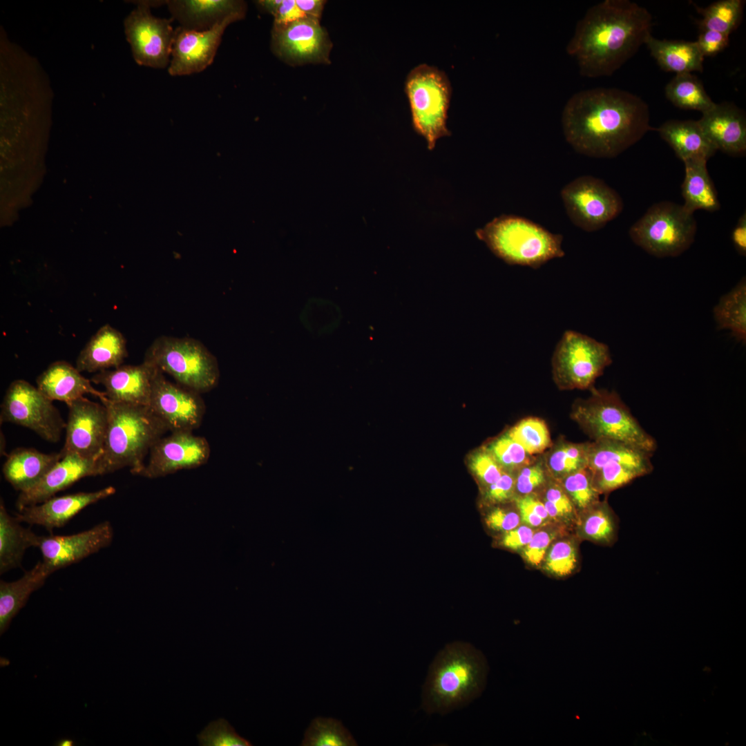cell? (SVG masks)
<instances>
[{
	"label": "cell",
	"instance_id": "5b68a950",
	"mask_svg": "<svg viewBox=\"0 0 746 746\" xmlns=\"http://www.w3.org/2000/svg\"><path fill=\"white\" fill-rule=\"evenodd\" d=\"M475 235L492 254L510 265L537 269L565 254L562 235L515 215L496 217L477 229Z\"/></svg>",
	"mask_w": 746,
	"mask_h": 746
},
{
	"label": "cell",
	"instance_id": "f907efd6",
	"mask_svg": "<svg viewBox=\"0 0 746 746\" xmlns=\"http://www.w3.org/2000/svg\"><path fill=\"white\" fill-rule=\"evenodd\" d=\"M553 535L545 530L534 533L529 543L523 548V555L532 565L538 566L544 559Z\"/></svg>",
	"mask_w": 746,
	"mask_h": 746
},
{
	"label": "cell",
	"instance_id": "8fae6325",
	"mask_svg": "<svg viewBox=\"0 0 746 746\" xmlns=\"http://www.w3.org/2000/svg\"><path fill=\"white\" fill-rule=\"evenodd\" d=\"M653 453L613 441L589 443L586 468L599 494L622 487L653 469Z\"/></svg>",
	"mask_w": 746,
	"mask_h": 746
},
{
	"label": "cell",
	"instance_id": "d6a6232c",
	"mask_svg": "<svg viewBox=\"0 0 746 746\" xmlns=\"http://www.w3.org/2000/svg\"><path fill=\"white\" fill-rule=\"evenodd\" d=\"M707 161L694 159L683 162L685 178L682 184V207L693 213L702 209L714 212L720 209V204L714 184L707 168Z\"/></svg>",
	"mask_w": 746,
	"mask_h": 746
},
{
	"label": "cell",
	"instance_id": "4fadbf2b",
	"mask_svg": "<svg viewBox=\"0 0 746 746\" xmlns=\"http://www.w3.org/2000/svg\"><path fill=\"white\" fill-rule=\"evenodd\" d=\"M0 421L27 428L50 443L60 440L66 423L52 401L22 379L13 381L6 390L1 404Z\"/></svg>",
	"mask_w": 746,
	"mask_h": 746
},
{
	"label": "cell",
	"instance_id": "d590c367",
	"mask_svg": "<svg viewBox=\"0 0 746 746\" xmlns=\"http://www.w3.org/2000/svg\"><path fill=\"white\" fill-rule=\"evenodd\" d=\"M745 4L744 0H720L706 8L696 6L702 17L698 23L700 30H712L729 35L743 20Z\"/></svg>",
	"mask_w": 746,
	"mask_h": 746
},
{
	"label": "cell",
	"instance_id": "b9f144b4",
	"mask_svg": "<svg viewBox=\"0 0 746 746\" xmlns=\"http://www.w3.org/2000/svg\"><path fill=\"white\" fill-rule=\"evenodd\" d=\"M201 746H251L250 741L239 736L224 718L211 722L197 735Z\"/></svg>",
	"mask_w": 746,
	"mask_h": 746
},
{
	"label": "cell",
	"instance_id": "8d00e7d4",
	"mask_svg": "<svg viewBox=\"0 0 746 746\" xmlns=\"http://www.w3.org/2000/svg\"><path fill=\"white\" fill-rule=\"evenodd\" d=\"M589 445V443H558L544 459L546 469L555 477L562 479L586 467Z\"/></svg>",
	"mask_w": 746,
	"mask_h": 746
},
{
	"label": "cell",
	"instance_id": "f35d334b",
	"mask_svg": "<svg viewBox=\"0 0 746 746\" xmlns=\"http://www.w3.org/2000/svg\"><path fill=\"white\" fill-rule=\"evenodd\" d=\"M508 435L530 456L543 452L551 443L546 424L535 417L522 419L510 430Z\"/></svg>",
	"mask_w": 746,
	"mask_h": 746
},
{
	"label": "cell",
	"instance_id": "83f0119b",
	"mask_svg": "<svg viewBox=\"0 0 746 746\" xmlns=\"http://www.w3.org/2000/svg\"><path fill=\"white\" fill-rule=\"evenodd\" d=\"M61 457L60 452L47 454L35 448H18L7 456L2 472L14 489L26 492L37 485Z\"/></svg>",
	"mask_w": 746,
	"mask_h": 746
},
{
	"label": "cell",
	"instance_id": "3957f363",
	"mask_svg": "<svg viewBox=\"0 0 746 746\" xmlns=\"http://www.w3.org/2000/svg\"><path fill=\"white\" fill-rule=\"evenodd\" d=\"M488 665L470 643L447 644L430 665L422 692V708L445 714L477 698L486 687Z\"/></svg>",
	"mask_w": 746,
	"mask_h": 746
},
{
	"label": "cell",
	"instance_id": "e575fe53",
	"mask_svg": "<svg viewBox=\"0 0 746 746\" xmlns=\"http://www.w3.org/2000/svg\"><path fill=\"white\" fill-rule=\"evenodd\" d=\"M665 96L675 106L694 110L702 114L712 109L715 103L707 93L702 83L691 73L676 75L666 85Z\"/></svg>",
	"mask_w": 746,
	"mask_h": 746
},
{
	"label": "cell",
	"instance_id": "ab89813d",
	"mask_svg": "<svg viewBox=\"0 0 746 746\" xmlns=\"http://www.w3.org/2000/svg\"><path fill=\"white\" fill-rule=\"evenodd\" d=\"M586 509L589 511L582 526L585 536L595 542H610L615 535V525L607 504L597 501Z\"/></svg>",
	"mask_w": 746,
	"mask_h": 746
},
{
	"label": "cell",
	"instance_id": "4dcf8cb0",
	"mask_svg": "<svg viewBox=\"0 0 746 746\" xmlns=\"http://www.w3.org/2000/svg\"><path fill=\"white\" fill-rule=\"evenodd\" d=\"M645 44L664 71L676 75L703 71L705 57L696 41L658 39L650 35Z\"/></svg>",
	"mask_w": 746,
	"mask_h": 746
},
{
	"label": "cell",
	"instance_id": "484cf974",
	"mask_svg": "<svg viewBox=\"0 0 746 746\" xmlns=\"http://www.w3.org/2000/svg\"><path fill=\"white\" fill-rule=\"evenodd\" d=\"M37 388L51 401L66 404L86 394L106 398L104 392L94 388L91 381L81 374L76 367L65 361L52 363L36 379Z\"/></svg>",
	"mask_w": 746,
	"mask_h": 746
},
{
	"label": "cell",
	"instance_id": "6da1fadb",
	"mask_svg": "<svg viewBox=\"0 0 746 746\" xmlns=\"http://www.w3.org/2000/svg\"><path fill=\"white\" fill-rule=\"evenodd\" d=\"M649 108L640 97L616 88L575 93L562 114L566 142L577 153L596 158L615 157L653 128Z\"/></svg>",
	"mask_w": 746,
	"mask_h": 746
},
{
	"label": "cell",
	"instance_id": "277c9868",
	"mask_svg": "<svg viewBox=\"0 0 746 746\" xmlns=\"http://www.w3.org/2000/svg\"><path fill=\"white\" fill-rule=\"evenodd\" d=\"M108 410V424L103 452L97 460L99 475L129 468L138 475L151 447L169 431L149 406L100 400Z\"/></svg>",
	"mask_w": 746,
	"mask_h": 746
},
{
	"label": "cell",
	"instance_id": "5bb4252c",
	"mask_svg": "<svg viewBox=\"0 0 746 746\" xmlns=\"http://www.w3.org/2000/svg\"><path fill=\"white\" fill-rule=\"evenodd\" d=\"M162 1H140L124 21V33L135 62L154 68H164L170 63L175 35L173 19L158 18L150 10Z\"/></svg>",
	"mask_w": 746,
	"mask_h": 746
},
{
	"label": "cell",
	"instance_id": "f546056e",
	"mask_svg": "<svg viewBox=\"0 0 746 746\" xmlns=\"http://www.w3.org/2000/svg\"><path fill=\"white\" fill-rule=\"evenodd\" d=\"M51 575L41 561L13 582H0V633L8 629L12 620L26 605L30 595L41 588Z\"/></svg>",
	"mask_w": 746,
	"mask_h": 746
},
{
	"label": "cell",
	"instance_id": "f6af8a7d",
	"mask_svg": "<svg viewBox=\"0 0 746 746\" xmlns=\"http://www.w3.org/2000/svg\"><path fill=\"white\" fill-rule=\"evenodd\" d=\"M550 517L561 518L571 515L574 504L562 486L551 484L545 490L542 501Z\"/></svg>",
	"mask_w": 746,
	"mask_h": 746
},
{
	"label": "cell",
	"instance_id": "6f0895ef",
	"mask_svg": "<svg viewBox=\"0 0 746 746\" xmlns=\"http://www.w3.org/2000/svg\"><path fill=\"white\" fill-rule=\"evenodd\" d=\"M298 7L307 17L321 19L324 6V0H296Z\"/></svg>",
	"mask_w": 746,
	"mask_h": 746
},
{
	"label": "cell",
	"instance_id": "9a60e30c",
	"mask_svg": "<svg viewBox=\"0 0 746 746\" xmlns=\"http://www.w3.org/2000/svg\"><path fill=\"white\" fill-rule=\"evenodd\" d=\"M271 48L291 66L331 63L332 43L320 19L306 17L283 26L273 25Z\"/></svg>",
	"mask_w": 746,
	"mask_h": 746
},
{
	"label": "cell",
	"instance_id": "ffe728a7",
	"mask_svg": "<svg viewBox=\"0 0 746 746\" xmlns=\"http://www.w3.org/2000/svg\"><path fill=\"white\" fill-rule=\"evenodd\" d=\"M113 535L112 525L104 521L73 535L39 536L37 548L41 553V562L52 574L108 546Z\"/></svg>",
	"mask_w": 746,
	"mask_h": 746
},
{
	"label": "cell",
	"instance_id": "680465c9",
	"mask_svg": "<svg viewBox=\"0 0 746 746\" xmlns=\"http://www.w3.org/2000/svg\"><path fill=\"white\" fill-rule=\"evenodd\" d=\"M282 1L283 0H260L255 2L259 10L274 17Z\"/></svg>",
	"mask_w": 746,
	"mask_h": 746
},
{
	"label": "cell",
	"instance_id": "d6986e66",
	"mask_svg": "<svg viewBox=\"0 0 746 746\" xmlns=\"http://www.w3.org/2000/svg\"><path fill=\"white\" fill-rule=\"evenodd\" d=\"M242 19L238 15L229 16L211 29L203 31L176 28L169 73L182 76L203 71L213 61L227 26Z\"/></svg>",
	"mask_w": 746,
	"mask_h": 746
},
{
	"label": "cell",
	"instance_id": "cb8c5ba5",
	"mask_svg": "<svg viewBox=\"0 0 746 746\" xmlns=\"http://www.w3.org/2000/svg\"><path fill=\"white\" fill-rule=\"evenodd\" d=\"M715 149L730 155L746 151V115L732 102L716 104L698 120Z\"/></svg>",
	"mask_w": 746,
	"mask_h": 746
},
{
	"label": "cell",
	"instance_id": "603a6c76",
	"mask_svg": "<svg viewBox=\"0 0 746 746\" xmlns=\"http://www.w3.org/2000/svg\"><path fill=\"white\" fill-rule=\"evenodd\" d=\"M50 468L41 480L30 490L19 492L16 501L18 510L40 504L54 497L86 477L99 475L97 461L66 453Z\"/></svg>",
	"mask_w": 746,
	"mask_h": 746
},
{
	"label": "cell",
	"instance_id": "52a82bcc",
	"mask_svg": "<svg viewBox=\"0 0 746 746\" xmlns=\"http://www.w3.org/2000/svg\"><path fill=\"white\" fill-rule=\"evenodd\" d=\"M143 361L198 393L212 390L220 378L216 356L193 338L157 337L147 349Z\"/></svg>",
	"mask_w": 746,
	"mask_h": 746
},
{
	"label": "cell",
	"instance_id": "44dd1931",
	"mask_svg": "<svg viewBox=\"0 0 746 746\" xmlns=\"http://www.w3.org/2000/svg\"><path fill=\"white\" fill-rule=\"evenodd\" d=\"M158 370L143 361L140 365H122L96 372L91 382L102 385L111 401L149 406L153 383Z\"/></svg>",
	"mask_w": 746,
	"mask_h": 746
},
{
	"label": "cell",
	"instance_id": "11a10c76",
	"mask_svg": "<svg viewBox=\"0 0 746 746\" xmlns=\"http://www.w3.org/2000/svg\"><path fill=\"white\" fill-rule=\"evenodd\" d=\"M306 17L307 16L298 7L296 0H283L274 17V25H287Z\"/></svg>",
	"mask_w": 746,
	"mask_h": 746
},
{
	"label": "cell",
	"instance_id": "60d3db41",
	"mask_svg": "<svg viewBox=\"0 0 746 746\" xmlns=\"http://www.w3.org/2000/svg\"><path fill=\"white\" fill-rule=\"evenodd\" d=\"M560 479L561 486L578 508L586 509L598 501L599 493L593 486L591 474L586 466Z\"/></svg>",
	"mask_w": 746,
	"mask_h": 746
},
{
	"label": "cell",
	"instance_id": "ac0fdd59",
	"mask_svg": "<svg viewBox=\"0 0 746 746\" xmlns=\"http://www.w3.org/2000/svg\"><path fill=\"white\" fill-rule=\"evenodd\" d=\"M210 453L209 443L204 437L192 432H172L151 447L149 461L139 475L154 479L198 468L207 462Z\"/></svg>",
	"mask_w": 746,
	"mask_h": 746
},
{
	"label": "cell",
	"instance_id": "7402d4cb",
	"mask_svg": "<svg viewBox=\"0 0 746 746\" xmlns=\"http://www.w3.org/2000/svg\"><path fill=\"white\" fill-rule=\"evenodd\" d=\"M113 486L93 492H79L59 497L26 506L16 514L21 522L44 527L50 533L55 528L64 526L72 518L87 506L113 495Z\"/></svg>",
	"mask_w": 746,
	"mask_h": 746
},
{
	"label": "cell",
	"instance_id": "91938a15",
	"mask_svg": "<svg viewBox=\"0 0 746 746\" xmlns=\"http://www.w3.org/2000/svg\"><path fill=\"white\" fill-rule=\"evenodd\" d=\"M57 745L59 746H71L74 745V742L70 739L64 738L60 740Z\"/></svg>",
	"mask_w": 746,
	"mask_h": 746
},
{
	"label": "cell",
	"instance_id": "9c48e42d",
	"mask_svg": "<svg viewBox=\"0 0 746 746\" xmlns=\"http://www.w3.org/2000/svg\"><path fill=\"white\" fill-rule=\"evenodd\" d=\"M697 231L694 214L682 205L661 202L652 205L630 228L632 241L658 258L676 257L693 244Z\"/></svg>",
	"mask_w": 746,
	"mask_h": 746
},
{
	"label": "cell",
	"instance_id": "74e56055",
	"mask_svg": "<svg viewBox=\"0 0 746 746\" xmlns=\"http://www.w3.org/2000/svg\"><path fill=\"white\" fill-rule=\"evenodd\" d=\"M303 746H354L356 742L341 721L332 718H314L305 733Z\"/></svg>",
	"mask_w": 746,
	"mask_h": 746
},
{
	"label": "cell",
	"instance_id": "7a4b0ae2",
	"mask_svg": "<svg viewBox=\"0 0 746 746\" xmlns=\"http://www.w3.org/2000/svg\"><path fill=\"white\" fill-rule=\"evenodd\" d=\"M652 16L629 0H604L588 9L566 46L582 76H610L651 35Z\"/></svg>",
	"mask_w": 746,
	"mask_h": 746
},
{
	"label": "cell",
	"instance_id": "1f68e13d",
	"mask_svg": "<svg viewBox=\"0 0 746 746\" xmlns=\"http://www.w3.org/2000/svg\"><path fill=\"white\" fill-rule=\"evenodd\" d=\"M15 515L12 516L4 503H0V573L3 574L21 564L26 550L37 547L39 536L25 528Z\"/></svg>",
	"mask_w": 746,
	"mask_h": 746
},
{
	"label": "cell",
	"instance_id": "ba28073f",
	"mask_svg": "<svg viewBox=\"0 0 746 746\" xmlns=\"http://www.w3.org/2000/svg\"><path fill=\"white\" fill-rule=\"evenodd\" d=\"M414 131L432 150L437 141L450 136L447 127L452 86L446 73L437 67L421 64L408 74L404 86Z\"/></svg>",
	"mask_w": 746,
	"mask_h": 746
},
{
	"label": "cell",
	"instance_id": "2e32d148",
	"mask_svg": "<svg viewBox=\"0 0 746 746\" xmlns=\"http://www.w3.org/2000/svg\"><path fill=\"white\" fill-rule=\"evenodd\" d=\"M68 414L66 423V439L61 455L73 453L98 460L106 442L108 416L104 404L84 396L67 404Z\"/></svg>",
	"mask_w": 746,
	"mask_h": 746
},
{
	"label": "cell",
	"instance_id": "c3c4849f",
	"mask_svg": "<svg viewBox=\"0 0 746 746\" xmlns=\"http://www.w3.org/2000/svg\"><path fill=\"white\" fill-rule=\"evenodd\" d=\"M471 467L475 475L484 484L491 485L504 472L490 452H480L472 459Z\"/></svg>",
	"mask_w": 746,
	"mask_h": 746
},
{
	"label": "cell",
	"instance_id": "f1b7e54d",
	"mask_svg": "<svg viewBox=\"0 0 746 746\" xmlns=\"http://www.w3.org/2000/svg\"><path fill=\"white\" fill-rule=\"evenodd\" d=\"M656 130L682 162L694 159L707 161L717 151L698 120L670 119Z\"/></svg>",
	"mask_w": 746,
	"mask_h": 746
},
{
	"label": "cell",
	"instance_id": "836d02e7",
	"mask_svg": "<svg viewBox=\"0 0 746 746\" xmlns=\"http://www.w3.org/2000/svg\"><path fill=\"white\" fill-rule=\"evenodd\" d=\"M718 329H727L738 341L746 342V280L723 295L713 309Z\"/></svg>",
	"mask_w": 746,
	"mask_h": 746
},
{
	"label": "cell",
	"instance_id": "30bf717a",
	"mask_svg": "<svg viewBox=\"0 0 746 746\" xmlns=\"http://www.w3.org/2000/svg\"><path fill=\"white\" fill-rule=\"evenodd\" d=\"M612 362L609 347L589 336L566 331L552 358L554 382L560 390L592 388Z\"/></svg>",
	"mask_w": 746,
	"mask_h": 746
},
{
	"label": "cell",
	"instance_id": "681fc988",
	"mask_svg": "<svg viewBox=\"0 0 746 746\" xmlns=\"http://www.w3.org/2000/svg\"><path fill=\"white\" fill-rule=\"evenodd\" d=\"M729 37L728 35L712 30H700L696 42L704 57H713L728 46Z\"/></svg>",
	"mask_w": 746,
	"mask_h": 746
},
{
	"label": "cell",
	"instance_id": "d4e9b609",
	"mask_svg": "<svg viewBox=\"0 0 746 746\" xmlns=\"http://www.w3.org/2000/svg\"><path fill=\"white\" fill-rule=\"evenodd\" d=\"M171 18L182 28L203 31L211 29L229 16L245 17L247 4L239 0L166 1Z\"/></svg>",
	"mask_w": 746,
	"mask_h": 746
},
{
	"label": "cell",
	"instance_id": "db71d44e",
	"mask_svg": "<svg viewBox=\"0 0 746 746\" xmlns=\"http://www.w3.org/2000/svg\"><path fill=\"white\" fill-rule=\"evenodd\" d=\"M533 535V530L528 526H517L506 533L502 544L510 549H519L529 543Z\"/></svg>",
	"mask_w": 746,
	"mask_h": 746
},
{
	"label": "cell",
	"instance_id": "816d5d0a",
	"mask_svg": "<svg viewBox=\"0 0 746 746\" xmlns=\"http://www.w3.org/2000/svg\"><path fill=\"white\" fill-rule=\"evenodd\" d=\"M520 516L514 511L496 508L491 511L486 518L489 527L499 531L508 532L519 526Z\"/></svg>",
	"mask_w": 746,
	"mask_h": 746
},
{
	"label": "cell",
	"instance_id": "f5cc1de1",
	"mask_svg": "<svg viewBox=\"0 0 746 746\" xmlns=\"http://www.w3.org/2000/svg\"><path fill=\"white\" fill-rule=\"evenodd\" d=\"M515 490V479L509 473L504 472L497 481L490 485L487 496L493 501H503L509 499Z\"/></svg>",
	"mask_w": 746,
	"mask_h": 746
},
{
	"label": "cell",
	"instance_id": "7c38bea8",
	"mask_svg": "<svg viewBox=\"0 0 746 746\" xmlns=\"http://www.w3.org/2000/svg\"><path fill=\"white\" fill-rule=\"evenodd\" d=\"M560 195L572 223L588 232L603 228L623 209L618 193L591 175H582L571 181L562 189Z\"/></svg>",
	"mask_w": 746,
	"mask_h": 746
},
{
	"label": "cell",
	"instance_id": "bcb514c9",
	"mask_svg": "<svg viewBox=\"0 0 746 746\" xmlns=\"http://www.w3.org/2000/svg\"><path fill=\"white\" fill-rule=\"evenodd\" d=\"M546 471L544 463L541 462L530 463L522 467L515 479L516 490L521 496L531 494L546 482Z\"/></svg>",
	"mask_w": 746,
	"mask_h": 746
},
{
	"label": "cell",
	"instance_id": "4316f807",
	"mask_svg": "<svg viewBox=\"0 0 746 746\" xmlns=\"http://www.w3.org/2000/svg\"><path fill=\"white\" fill-rule=\"evenodd\" d=\"M127 356L126 341L123 334L106 324L81 350L75 367L81 372H99L122 365Z\"/></svg>",
	"mask_w": 746,
	"mask_h": 746
},
{
	"label": "cell",
	"instance_id": "7dc6e473",
	"mask_svg": "<svg viewBox=\"0 0 746 746\" xmlns=\"http://www.w3.org/2000/svg\"><path fill=\"white\" fill-rule=\"evenodd\" d=\"M516 505L521 519L528 526H539L549 517L544 503L531 494L519 496Z\"/></svg>",
	"mask_w": 746,
	"mask_h": 746
},
{
	"label": "cell",
	"instance_id": "7bdbcfd3",
	"mask_svg": "<svg viewBox=\"0 0 746 746\" xmlns=\"http://www.w3.org/2000/svg\"><path fill=\"white\" fill-rule=\"evenodd\" d=\"M489 452L501 467L508 470L520 469L531 463L530 455L508 434L493 442Z\"/></svg>",
	"mask_w": 746,
	"mask_h": 746
},
{
	"label": "cell",
	"instance_id": "e0dca14e",
	"mask_svg": "<svg viewBox=\"0 0 746 746\" xmlns=\"http://www.w3.org/2000/svg\"><path fill=\"white\" fill-rule=\"evenodd\" d=\"M149 407L171 432H193L200 425L205 413L200 393L170 382L159 370L153 380Z\"/></svg>",
	"mask_w": 746,
	"mask_h": 746
},
{
	"label": "cell",
	"instance_id": "9f6ffc18",
	"mask_svg": "<svg viewBox=\"0 0 746 746\" xmlns=\"http://www.w3.org/2000/svg\"><path fill=\"white\" fill-rule=\"evenodd\" d=\"M731 241L738 251L742 256L746 254V213H743L738 218L731 231Z\"/></svg>",
	"mask_w": 746,
	"mask_h": 746
},
{
	"label": "cell",
	"instance_id": "ee69618b",
	"mask_svg": "<svg viewBox=\"0 0 746 746\" xmlns=\"http://www.w3.org/2000/svg\"><path fill=\"white\" fill-rule=\"evenodd\" d=\"M576 553L573 545L568 541H560L551 547L545 561V567L557 576L570 574L575 567Z\"/></svg>",
	"mask_w": 746,
	"mask_h": 746
},
{
	"label": "cell",
	"instance_id": "8992f818",
	"mask_svg": "<svg viewBox=\"0 0 746 746\" xmlns=\"http://www.w3.org/2000/svg\"><path fill=\"white\" fill-rule=\"evenodd\" d=\"M573 405L571 417L593 441H613L654 453L656 439L635 418L617 393L593 387Z\"/></svg>",
	"mask_w": 746,
	"mask_h": 746
}]
</instances>
